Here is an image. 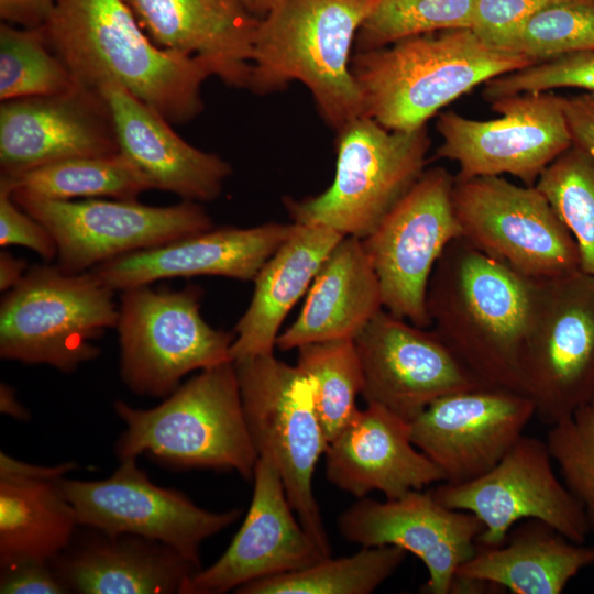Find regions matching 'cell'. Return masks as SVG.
Segmentation results:
<instances>
[{
    "mask_svg": "<svg viewBox=\"0 0 594 594\" xmlns=\"http://www.w3.org/2000/svg\"><path fill=\"white\" fill-rule=\"evenodd\" d=\"M44 29L76 85L98 90L117 84L172 123L204 110L209 66L156 45L123 0H56Z\"/></svg>",
    "mask_w": 594,
    "mask_h": 594,
    "instance_id": "6da1fadb",
    "label": "cell"
},
{
    "mask_svg": "<svg viewBox=\"0 0 594 594\" xmlns=\"http://www.w3.org/2000/svg\"><path fill=\"white\" fill-rule=\"evenodd\" d=\"M531 286L532 279L462 237L439 257L426 294L430 326L481 387L524 394L520 355Z\"/></svg>",
    "mask_w": 594,
    "mask_h": 594,
    "instance_id": "7a4b0ae2",
    "label": "cell"
},
{
    "mask_svg": "<svg viewBox=\"0 0 594 594\" xmlns=\"http://www.w3.org/2000/svg\"><path fill=\"white\" fill-rule=\"evenodd\" d=\"M535 63L490 46L472 29H452L358 52L351 70L365 117L388 130L415 131L475 86Z\"/></svg>",
    "mask_w": 594,
    "mask_h": 594,
    "instance_id": "3957f363",
    "label": "cell"
},
{
    "mask_svg": "<svg viewBox=\"0 0 594 594\" xmlns=\"http://www.w3.org/2000/svg\"><path fill=\"white\" fill-rule=\"evenodd\" d=\"M377 2L283 0L260 19L246 88L265 95L299 81L310 91L322 119L337 130L364 116L351 51Z\"/></svg>",
    "mask_w": 594,
    "mask_h": 594,
    "instance_id": "277c9868",
    "label": "cell"
},
{
    "mask_svg": "<svg viewBox=\"0 0 594 594\" xmlns=\"http://www.w3.org/2000/svg\"><path fill=\"white\" fill-rule=\"evenodd\" d=\"M125 430L119 461L147 453L178 468L234 470L252 480L258 459L246 424L233 362L201 370L150 409L113 404Z\"/></svg>",
    "mask_w": 594,
    "mask_h": 594,
    "instance_id": "5b68a950",
    "label": "cell"
},
{
    "mask_svg": "<svg viewBox=\"0 0 594 594\" xmlns=\"http://www.w3.org/2000/svg\"><path fill=\"white\" fill-rule=\"evenodd\" d=\"M114 290L92 272L35 264L0 301V356L64 373L100 354L94 344L116 328Z\"/></svg>",
    "mask_w": 594,
    "mask_h": 594,
    "instance_id": "8992f818",
    "label": "cell"
},
{
    "mask_svg": "<svg viewBox=\"0 0 594 594\" xmlns=\"http://www.w3.org/2000/svg\"><path fill=\"white\" fill-rule=\"evenodd\" d=\"M249 431L258 457L278 470L288 502L326 557L330 542L312 490L319 458L328 448L312 380L273 353L233 361Z\"/></svg>",
    "mask_w": 594,
    "mask_h": 594,
    "instance_id": "52a82bcc",
    "label": "cell"
},
{
    "mask_svg": "<svg viewBox=\"0 0 594 594\" xmlns=\"http://www.w3.org/2000/svg\"><path fill=\"white\" fill-rule=\"evenodd\" d=\"M430 144L426 127L393 131L355 118L338 129L330 187L300 200L285 198V207L295 223L364 239L422 175Z\"/></svg>",
    "mask_w": 594,
    "mask_h": 594,
    "instance_id": "ba28073f",
    "label": "cell"
},
{
    "mask_svg": "<svg viewBox=\"0 0 594 594\" xmlns=\"http://www.w3.org/2000/svg\"><path fill=\"white\" fill-rule=\"evenodd\" d=\"M524 394L551 427L594 400V278L532 279L520 355Z\"/></svg>",
    "mask_w": 594,
    "mask_h": 594,
    "instance_id": "9c48e42d",
    "label": "cell"
},
{
    "mask_svg": "<svg viewBox=\"0 0 594 594\" xmlns=\"http://www.w3.org/2000/svg\"><path fill=\"white\" fill-rule=\"evenodd\" d=\"M201 298L197 285L183 289L143 285L121 292L116 324L119 365L131 392L165 398L187 374L233 362L235 336L204 320Z\"/></svg>",
    "mask_w": 594,
    "mask_h": 594,
    "instance_id": "30bf717a",
    "label": "cell"
},
{
    "mask_svg": "<svg viewBox=\"0 0 594 594\" xmlns=\"http://www.w3.org/2000/svg\"><path fill=\"white\" fill-rule=\"evenodd\" d=\"M462 238L530 279L580 271L571 232L536 186L502 176H454L452 191Z\"/></svg>",
    "mask_w": 594,
    "mask_h": 594,
    "instance_id": "8fae6325",
    "label": "cell"
},
{
    "mask_svg": "<svg viewBox=\"0 0 594 594\" xmlns=\"http://www.w3.org/2000/svg\"><path fill=\"white\" fill-rule=\"evenodd\" d=\"M454 176L443 167L425 169L413 187L362 240L378 277L383 307L428 328L426 294L444 249L462 237L452 191Z\"/></svg>",
    "mask_w": 594,
    "mask_h": 594,
    "instance_id": "7c38bea8",
    "label": "cell"
},
{
    "mask_svg": "<svg viewBox=\"0 0 594 594\" xmlns=\"http://www.w3.org/2000/svg\"><path fill=\"white\" fill-rule=\"evenodd\" d=\"M12 198L52 234L56 265L66 273L88 272L117 256L213 228L196 201L160 207L122 199Z\"/></svg>",
    "mask_w": 594,
    "mask_h": 594,
    "instance_id": "4fadbf2b",
    "label": "cell"
},
{
    "mask_svg": "<svg viewBox=\"0 0 594 594\" xmlns=\"http://www.w3.org/2000/svg\"><path fill=\"white\" fill-rule=\"evenodd\" d=\"M491 102L499 113L491 120L440 113L436 129L442 143L436 157L457 162L461 177L509 174L535 186L546 167L572 145L562 97L525 92Z\"/></svg>",
    "mask_w": 594,
    "mask_h": 594,
    "instance_id": "5bb4252c",
    "label": "cell"
},
{
    "mask_svg": "<svg viewBox=\"0 0 594 594\" xmlns=\"http://www.w3.org/2000/svg\"><path fill=\"white\" fill-rule=\"evenodd\" d=\"M442 505L475 515L477 544H502L519 521L539 519L578 543L591 532L584 512L557 476L546 440L522 435L485 474L429 491Z\"/></svg>",
    "mask_w": 594,
    "mask_h": 594,
    "instance_id": "9a60e30c",
    "label": "cell"
},
{
    "mask_svg": "<svg viewBox=\"0 0 594 594\" xmlns=\"http://www.w3.org/2000/svg\"><path fill=\"white\" fill-rule=\"evenodd\" d=\"M59 484L79 525L108 537L133 535L161 542L198 569L202 542L241 515L240 509H204L183 493L155 485L138 466L136 459L120 461V466L105 480L62 477Z\"/></svg>",
    "mask_w": 594,
    "mask_h": 594,
    "instance_id": "2e32d148",
    "label": "cell"
},
{
    "mask_svg": "<svg viewBox=\"0 0 594 594\" xmlns=\"http://www.w3.org/2000/svg\"><path fill=\"white\" fill-rule=\"evenodd\" d=\"M354 343L366 404L409 422L444 395L481 387L432 330L386 309L366 323Z\"/></svg>",
    "mask_w": 594,
    "mask_h": 594,
    "instance_id": "e0dca14e",
    "label": "cell"
},
{
    "mask_svg": "<svg viewBox=\"0 0 594 594\" xmlns=\"http://www.w3.org/2000/svg\"><path fill=\"white\" fill-rule=\"evenodd\" d=\"M535 417L520 393L473 388L444 395L410 421L411 442L459 484L493 469Z\"/></svg>",
    "mask_w": 594,
    "mask_h": 594,
    "instance_id": "ac0fdd59",
    "label": "cell"
},
{
    "mask_svg": "<svg viewBox=\"0 0 594 594\" xmlns=\"http://www.w3.org/2000/svg\"><path fill=\"white\" fill-rule=\"evenodd\" d=\"M341 535L362 547L396 546L418 557L428 571L427 594H449L458 568L476 550L480 519L449 508L428 491L378 502L361 498L338 519Z\"/></svg>",
    "mask_w": 594,
    "mask_h": 594,
    "instance_id": "d6986e66",
    "label": "cell"
},
{
    "mask_svg": "<svg viewBox=\"0 0 594 594\" xmlns=\"http://www.w3.org/2000/svg\"><path fill=\"white\" fill-rule=\"evenodd\" d=\"M244 521L224 553L186 582L182 594H222L250 582L299 571L327 558L288 502L280 474L258 457Z\"/></svg>",
    "mask_w": 594,
    "mask_h": 594,
    "instance_id": "ffe728a7",
    "label": "cell"
},
{
    "mask_svg": "<svg viewBox=\"0 0 594 594\" xmlns=\"http://www.w3.org/2000/svg\"><path fill=\"white\" fill-rule=\"evenodd\" d=\"M120 152L109 106L99 90H70L0 103V176L63 160Z\"/></svg>",
    "mask_w": 594,
    "mask_h": 594,
    "instance_id": "44dd1931",
    "label": "cell"
},
{
    "mask_svg": "<svg viewBox=\"0 0 594 594\" xmlns=\"http://www.w3.org/2000/svg\"><path fill=\"white\" fill-rule=\"evenodd\" d=\"M296 224L270 222L251 228L222 227L130 252L90 270L117 290L174 277L212 275L254 280Z\"/></svg>",
    "mask_w": 594,
    "mask_h": 594,
    "instance_id": "7402d4cb",
    "label": "cell"
},
{
    "mask_svg": "<svg viewBox=\"0 0 594 594\" xmlns=\"http://www.w3.org/2000/svg\"><path fill=\"white\" fill-rule=\"evenodd\" d=\"M324 453L330 483L358 498L380 491L394 499L444 482L442 471L411 442L410 422L378 405L359 409Z\"/></svg>",
    "mask_w": 594,
    "mask_h": 594,
    "instance_id": "603a6c76",
    "label": "cell"
},
{
    "mask_svg": "<svg viewBox=\"0 0 594 594\" xmlns=\"http://www.w3.org/2000/svg\"><path fill=\"white\" fill-rule=\"evenodd\" d=\"M112 114L120 152L147 178L153 189L188 201H212L232 175L231 165L178 135L163 114L121 86L98 89Z\"/></svg>",
    "mask_w": 594,
    "mask_h": 594,
    "instance_id": "cb8c5ba5",
    "label": "cell"
},
{
    "mask_svg": "<svg viewBox=\"0 0 594 594\" xmlns=\"http://www.w3.org/2000/svg\"><path fill=\"white\" fill-rule=\"evenodd\" d=\"M160 47L196 56L212 76L246 88L260 19L239 0H123Z\"/></svg>",
    "mask_w": 594,
    "mask_h": 594,
    "instance_id": "d4e9b609",
    "label": "cell"
},
{
    "mask_svg": "<svg viewBox=\"0 0 594 594\" xmlns=\"http://www.w3.org/2000/svg\"><path fill=\"white\" fill-rule=\"evenodd\" d=\"M378 277L362 240L345 235L327 256L293 324L278 336L282 351L336 339H354L383 309Z\"/></svg>",
    "mask_w": 594,
    "mask_h": 594,
    "instance_id": "484cf974",
    "label": "cell"
},
{
    "mask_svg": "<svg viewBox=\"0 0 594 594\" xmlns=\"http://www.w3.org/2000/svg\"><path fill=\"white\" fill-rule=\"evenodd\" d=\"M295 224L293 233L253 280L255 286L249 307L234 327L233 361L273 353L286 315L345 237L327 227Z\"/></svg>",
    "mask_w": 594,
    "mask_h": 594,
    "instance_id": "4316f807",
    "label": "cell"
},
{
    "mask_svg": "<svg viewBox=\"0 0 594 594\" xmlns=\"http://www.w3.org/2000/svg\"><path fill=\"white\" fill-rule=\"evenodd\" d=\"M592 565L594 547L570 540L544 521L526 519L502 544H477L455 576L482 580L513 594H560Z\"/></svg>",
    "mask_w": 594,
    "mask_h": 594,
    "instance_id": "83f0119b",
    "label": "cell"
},
{
    "mask_svg": "<svg viewBox=\"0 0 594 594\" xmlns=\"http://www.w3.org/2000/svg\"><path fill=\"white\" fill-rule=\"evenodd\" d=\"M198 570L161 542L133 535L105 536L65 561L62 580L82 594H182Z\"/></svg>",
    "mask_w": 594,
    "mask_h": 594,
    "instance_id": "f1b7e54d",
    "label": "cell"
},
{
    "mask_svg": "<svg viewBox=\"0 0 594 594\" xmlns=\"http://www.w3.org/2000/svg\"><path fill=\"white\" fill-rule=\"evenodd\" d=\"M61 479L0 476L1 566L50 562L69 546L79 524Z\"/></svg>",
    "mask_w": 594,
    "mask_h": 594,
    "instance_id": "f546056e",
    "label": "cell"
},
{
    "mask_svg": "<svg viewBox=\"0 0 594 594\" xmlns=\"http://www.w3.org/2000/svg\"><path fill=\"white\" fill-rule=\"evenodd\" d=\"M14 197L46 200L100 198L138 200L153 189L147 178L121 152L47 164L16 176H0Z\"/></svg>",
    "mask_w": 594,
    "mask_h": 594,
    "instance_id": "4dcf8cb0",
    "label": "cell"
},
{
    "mask_svg": "<svg viewBox=\"0 0 594 594\" xmlns=\"http://www.w3.org/2000/svg\"><path fill=\"white\" fill-rule=\"evenodd\" d=\"M407 551L396 546L362 547L353 556L244 584L238 594H370L402 565Z\"/></svg>",
    "mask_w": 594,
    "mask_h": 594,
    "instance_id": "1f68e13d",
    "label": "cell"
},
{
    "mask_svg": "<svg viewBox=\"0 0 594 594\" xmlns=\"http://www.w3.org/2000/svg\"><path fill=\"white\" fill-rule=\"evenodd\" d=\"M297 366L314 382L322 431L331 442L359 410L363 372L354 339L307 343L298 348Z\"/></svg>",
    "mask_w": 594,
    "mask_h": 594,
    "instance_id": "d6a6232c",
    "label": "cell"
},
{
    "mask_svg": "<svg viewBox=\"0 0 594 594\" xmlns=\"http://www.w3.org/2000/svg\"><path fill=\"white\" fill-rule=\"evenodd\" d=\"M75 81L51 50L44 25L0 23V100L63 94Z\"/></svg>",
    "mask_w": 594,
    "mask_h": 594,
    "instance_id": "836d02e7",
    "label": "cell"
},
{
    "mask_svg": "<svg viewBox=\"0 0 594 594\" xmlns=\"http://www.w3.org/2000/svg\"><path fill=\"white\" fill-rule=\"evenodd\" d=\"M535 186L575 240L580 270L594 278V156L572 144L546 167Z\"/></svg>",
    "mask_w": 594,
    "mask_h": 594,
    "instance_id": "e575fe53",
    "label": "cell"
},
{
    "mask_svg": "<svg viewBox=\"0 0 594 594\" xmlns=\"http://www.w3.org/2000/svg\"><path fill=\"white\" fill-rule=\"evenodd\" d=\"M476 0H378L363 22L355 53L452 29H472Z\"/></svg>",
    "mask_w": 594,
    "mask_h": 594,
    "instance_id": "d590c367",
    "label": "cell"
},
{
    "mask_svg": "<svg viewBox=\"0 0 594 594\" xmlns=\"http://www.w3.org/2000/svg\"><path fill=\"white\" fill-rule=\"evenodd\" d=\"M502 50L536 63L594 51V1L563 2L531 14L508 34Z\"/></svg>",
    "mask_w": 594,
    "mask_h": 594,
    "instance_id": "8d00e7d4",
    "label": "cell"
},
{
    "mask_svg": "<svg viewBox=\"0 0 594 594\" xmlns=\"http://www.w3.org/2000/svg\"><path fill=\"white\" fill-rule=\"evenodd\" d=\"M549 428L546 442L552 460L594 532V400Z\"/></svg>",
    "mask_w": 594,
    "mask_h": 594,
    "instance_id": "74e56055",
    "label": "cell"
},
{
    "mask_svg": "<svg viewBox=\"0 0 594 594\" xmlns=\"http://www.w3.org/2000/svg\"><path fill=\"white\" fill-rule=\"evenodd\" d=\"M579 88L594 92V51L556 56L497 76L485 82L487 101L525 94Z\"/></svg>",
    "mask_w": 594,
    "mask_h": 594,
    "instance_id": "f35d334b",
    "label": "cell"
},
{
    "mask_svg": "<svg viewBox=\"0 0 594 594\" xmlns=\"http://www.w3.org/2000/svg\"><path fill=\"white\" fill-rule=\"evenodd\" d=\"M569 1L578 0H476L472 30L486 44L502 50L508 34L521 21L548 7Z\"/></svg>",
    "mask_w": 594,
    "mask_h": 594,
    "instance_id": "ab89813d",
    "label": "cell"
},
{
    "mask_svg": "<svg viewBox=\"0 0 594 594\" xmlns=\"http://www.w3.org/2000/svg\"><path fill=\"white\" fill-rule=\"evenodd\" d=\"M0 245L25 246L47 262L56 258L57 254L48 230L24 211L3 186H0Z\"/></svg>",
    "mask_w": 594,
    "mask_h": 594,
    "instance_id": "60d3db41",
    "label": "cell"
},
{
    "mask_svg": "<svg viewBox=\"0 0 594 594\" xmlns=\"http://www.w3.org/2000/svg\"><path fill=\"white\" fill-rule=\"evenodd\" d=\"M68 588L48 562L20 561L1 566V594H61Z\"/></svg>",
    "mask_w": 594,
    "mask_h": 594,
    "instance_id": "b9f144b4",
    "label": "cell"
},
{
    "mask_svg": "<svg viewBox=\"0 0 594 594\" xmlns=\"http://www.w3.org/2000/svg\"><path fill=\"white\" fill-rule=\"evenodd\" d=\"M572 144L594 156V92L562 97Z\"/></svg>",
    "mask_w": 594,
    "mask_h": 594,
    "instance_id": "7bdbcfd3",
    "label": "cell"
},
{
    "mask_svg": "<svg viewBox=\"0 0 594 594\" xmlns=\"http://www.w3.org/2000/svg\"><path fill=\"white\" fill-rule=\"evenodd\" d=\"M56 0H0L1 22L18 26L44 25Z\"/></svg>",
    "mask_w": 594,
    "mask_h": 594,
    "instance_id": "ee69618b",
    "label": "cell"
},
{
    "mask_svg": "<svg viewBox=\"0 0 594 594\" xmlns=\"http://www.w3.org/2000/svg\"><path fill=\"white\" fill-rule=\"evenodd\" d=\"M76 468L74 462H66L54 466L33 465L0 453V476H15L26 479H61Z\"/></svg>",
    "mask_w": 594,
    "mask_h": 594,
    "instance_id": "f6af8a7d",
    "label": "cell"
},
{
    "mask_svg": "<svg viewBox=\"0 0 594 594\" xmlns=\"http://www.w3.org/2000/svg\"><path fill=\"white\" fill-rule=\"evenodd\" d=\"M28 263L8 251L0 252V290L8 292L15 287L28 272Z\"/></svg>",
    "mask_w": 594,
    "mask_h": 594,
    "instance_id": "bcb514c9",
    "label": "cell"
},
{
    "mask_svg": "<svg viewBox=\"0 0 594 594\" xmlns=\"http://www.w3.org/2000/svg\"><path fill=\"white\" fill-rule=\"evenodd\" d=\"M0 410L19 420H28L29 411L16 399L14 389L8 384L0 385Z\"/></svg>",
    "mask_w": 594,
    "mask_h": 594,
    "instance_id": "7dc6e473",
    "label": "cell"
},
{
    "mask_svg": "<svg viewBox=\"0 0 594 594\" xmlns=\"http://www.w3.org/2000/svg\"><path fill=\"white\" fill-rule=\"evenodd\" d=\"M241 4L257 19L264 18L283 0H239Z\"/></svg>",
    "mask_w": 594,
    "mask_h": 594,
    "instance_id": "c3c4849f",
    "label": "cell"
}]
</instances>
